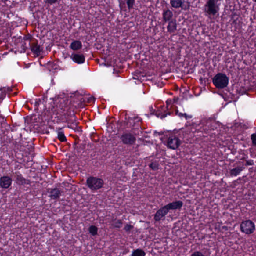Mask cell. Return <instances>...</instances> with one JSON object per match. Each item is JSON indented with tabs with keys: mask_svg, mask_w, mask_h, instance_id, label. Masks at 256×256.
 I'll list each match as a JSON object with an SVG mask.
<instances>
[{
	"mask_svg": "<svg viewBox=\"0 0 256 256\" xmlns=\"http://www.w3.org/2000/svg\"><path fill=\"white\" fill-rule=\"evenodd\" d=\"M254 164H255V163H254V162L253 160H246L245 165L247 166H254Z\"/></svg>",
	"mask_w": 256,
	"mask_h": 256,
	"instance_id": "cell-23",
	"label": "cell"
},
{
	"mask_svg": "<svg viewBox=\"0 0 256 256\" xmlns=\"http://www.w3.org/2000/svg\"><path fill=\"white\" fill-rule=\"evenodd\" d=\"M173 13L169 9H167L164 11L162 14L163 20L165 23L168 22L173 18Z\"/></svg>",
	"mask_w": 256,
	"mask_h": 256,
	"instance_id": "cell-11",
	"label": "cell"
},
{
	"mask_svg": "<svg viewBox=\"0 0 256 256\" xmlns=\"http://www.w3.org/2000/svg\"><path fill=\"white\" fill-rule=\"evenodd\" d=\"M220 0H207L204 6V12L209 17H214L220 11Z\"/></svg>",
	"mask_w": 256,
	"mask_h": 256,
	"instance_id": "cell-2",
	"label": "cell"
},
{
	"mask_svg": "<svg viewBox=\"0 0 256 256\" xmlns=\"http://www.w3.org/2000/svg\"><path fill=\"white\" fill-rule=\"evenodd\" d=\"M192 256H204L203 254L200 251H197V252H194V253H193Z\"/></svg>",
	"mask_w": 256,
	"mask_h": 256,
	"instance_id": "cell-25",
	"label": "cell"
},
{
	"mask_svg": "<svg viewBox=\"0 0 256 256\" xmlns=\"http://www.w3.org/2000/svg\"><path fill=\"white\" fill-rule=\"evenodd\" d=\"M88 187L92 191H96L101 189L104 186V180L100 178L91 176L86 181Z\"/></svg>",
	"mask_w": 256,
	"mask_h": 256,
	"instance_id": "cell-4",
	"label": "cell"
},
{
	"mask_svg": "<svg viewBox=\"0 0 256 256\" xmlns=\"http://www.w3.org/2000/svg\"><path fill=\"white\" fill-rule=\"evenodd\" d=\"M73 60L75 62L82 64L85 62L84 56L80 54H75L73 57Z\"/></svg>",
	"mask_w": 256,
	"mask_h": 256,
	"instance_id": "cell-16",
	"label": "cell"
},
{
	"mask_svg": "<svg viewBox=\"0 0 256 256\" xmlns=\"http://www.w3.org/2000/svg\"><path fill=\"white\" fill-rule=\"evenodd\" d=\"M146 255V252L143 250L141 249H137L133 251L132 253V256H145Z\"/></svg>",
	"mask_w": 256,
	"mask_h": 256,
	"instance_id": "cell-18",
	"label": "cell"
},
{
	"mask_svg": "<svg viewBox=\"0 0 256 256\" xmlns=\"http://www.w3.org/2000/svg\"><path fill=\"white\" fill-rule=\"evenodd\" d=\"M178 24L176 19L173 18L168 22L167 26V31L169 33H173L177 30Z\"/></svg>",
	"mask_w": 256,
	"mask_h": 256,
	"instance_id": "cell-10",
	"label": "cell"
},
{
	"mask_svg": "<svg viewBox=\"0 0 256 256\" xmlns=\"http://www.w3.org/2000/svg\"><path fill=\"white\" fill-rule=\"evenodd\" d=\"M149 167L152 170L156 171L159 169L160 164L157 161H153V162H152L150 163Z\"/></svg>",
	"mask_w": 256,
	"mask_h": 256,
	"instance_id": "cell-19",
	"label": "cell"
},
{
	"mask_svg": "<svg viewBox=\"0 0 256 256\" xmlns=\"http://www.w3.org/2000/svg\"><path fill=\"white\" fill-rule=\"evenodd\" d=\"M134 226L131 224H127L125 225V227L124 228V230L126 232L130 233L133 230Z\"/></svg>",
	"mask_w": 256,
	"mask_h": 256,
	"instance_id": "cell-21",
	"label": "cell"
},
{
	"mask_svg": "<svg viewBox=\"0 0 256 256\" xmlns=\"http://www.w3.org/2000/svg\"><path fill=\"white\" fill-rule=\"evenodd\" d=\"M182 3V0H170V5L174 9L181 8Z\"/></svg>",
	"mask_w": 256,
	"mask_h": 256,
	"instance_id": "cell-14",
	"label": "cell"
},
{
	"mask_svg": "<svg viewBox=\"0 0 256 256\" xmlns=\"http://www.w3.org/2000/svg\"><path fill=\"white\" fill-rule=\"evenodd\" d=\"M183 205L184 203L182 201H174L168 204L157 211L154 215V220L156 222L160 221L167 215L170 211L180 210L183 207Z\"/></svg>",
	"mask_w": 256,
	"mask_h": 256,
	"instance_id": "cell-1",
	"label": "cell"
},
{
	"mask_svg": "<svg viewBox=\"0 0 256 256\" xmlns=\"http://www.w3.org/2000/svg\"><path fill=\"white\" fill-rule=\"evenodd\" d=\"M49 197L52 200H58L62 195V193L59 189L54 188L51 189L48 192Z\"/></svg>",
	"mask_w": 256,
	"mask_h": 256,
	"instance_id": "cell-9",
	"label": "cell"
},
{
	"mask_svg": "<svg viewBox=\"0 0 256 256\" xmlns=\"http://www.w3.org/2000/svg\"><path fill=\"white\" fill-rule=\"evenodd\" d=\"M123 224V222L120 219H115L113 220L111 225L113 228L116 229H120Z\"/></svg>",
	"mask_w": 256,
	"mask_h": 256,
	"instance_id": "cell-15",
	"label": "cell"
},
{
	"mask_svg": "<svg viewBox=\"0 0 256 256\" xmlns=\"http://www.w3.org/2000/svg\"><path fill=\"white\" fill-rule=\"evenodd\" d=\"M88 231H89V233L92 236H95L97 235L98 233V228L95 225H91L89 227Z\"/></svg>",
	"mask_w": 256,
	"mask_h": 256,
	"instance_id": "cell-17",
	"label": "cell"
},
{
	"mask_svg": "<svg viewBox=\"0 0 256 256\" xmlns=\"http://www.w3.org/2000/svg\"><path fill=\"white\" fill-rule=\"evenodd\" d=\"M245 169L244 166H238L231 169L230 171V176L232 177H235L239 176Z\"/></svg>",
	"mask_w": 256,
	"mask_h": 256,
	"instance_id": "cell-12",
	"label": "cell"
},
{
	"mask_svg": "<svg viewBox=\"0 0 256 256\" xmlns=\"http://www.w3.org/2000/svg\"><path fill=\"white\" fill-rule=\"evenodd\" d=\"M229 78L226 74L220 73L216 74L212 80L214 85L219 89H224L228 86Z\"/></svg>",
	"mask_w": 256,
	"mask_h": 256,
	"instance_id": "cell-3",
	"label": "cell"
},
{
	"mask_svg": "<svg viewBox=\"0 0 256 256\" xmlns=\"http://www.w3.org/2000/svg\"><path fill=\"white\" fill-rule=\"evenodd\" d=\"M240 230L243 233L249 235L255 232L256 225L251 220H246L242 222L240 224Z\"/></svg>",
	"mask_w": 256,
	"mask_h": 256,
	"instance_id": "cell-5",
	"label": "cell"
},
{
	"mask_svg": "<svg viewBox=\"0 0 256 256\" xmlns=\"http://www.w3.org/2000/svg\"><path fill=\"white\" fill-rule=\"evenodd\" d=\"M252 1H253L254 3H255V0H252Z\"/></svg>",
	"mask_w": 256,
	"mask_h": 256,
	"instance_id": "cell-26",
	"label": "cell"
},
{
	"mask_svg": "<svg viewBox=\"0 0 256 256\" xmlns=\"http://www.w3.org/2000/svg\"><path fill=\"white\" fill-rule=\"evenodd\" d=\"M190 7H191V3L190 2L188 1H183L181 9L184 11H188L190 9Z\"/></svg>",
	"mask_w": 256,
	"mask_h": 256,
	"instance_id": "cell-20",
	"label": "cell"
},
{
	"mask_svg": "<svg viewBox=\"0 0 256 256\" xmlns=\"http://www.w3.org/2000/svg\"><path fill=\"white\" fill-rule=\"evenodd\" d=\"M70 48L74 51L80 50L82 48V42L80 41H75L71 43Z\"/></svg>",
	"mask_w": 256,
	"mask_h": 256,
	"instance_id": "cell-13",
	"label": "cell"
},
{
	"mask_svg": "<svg viewBox=\"0 0 256 256\" xmlns=\"http://www.w3.org/2000/svg\"><path fill=\"white\" fill-rule=\"evenodd\" d=\"M181 144L180 139L175 136L169 137L167 142V146L168 148L173 150H176L179 148Z\"/></svg>",
	"mask_w": 256,
	"mask_h": 256,
	"instance_id": "cell-6",
	"label": "cell"
},
{
	"mask_svg": "<svg viewBox=\"0 0 256 256\" xmlns=\"http://www.w3.org/2000/svg\"><path fill=\"white\" fill-rule=\"evenodd\" d=\"M123 143L126 145H132L136 143V138L131 133H124L121 137Z\"/></svg>",
	"mask_w": 256,
	"mask_h": 256,
	"instance_id": "cell-7",
	"label": "cell"
},
{
	"mask_svg": "<svg viewBox=\"0 0 256 256\" xmlns=\"http://www.w3.org/2000/svg\"><path fill=\"white\" fill-rule=\"evenodd\" d=\"M12 182V179L9 176H4L0 178V187L2 188L8 189L11 187Z\"/></svg>",
	"mask_w": 256,
	"mask_h": 256,
	"instance_id": "cell-8",
	"label": "cell"
},
{
	"mask_svg": "<svg viewBox=\"0 0 256 256\" xmlns=\"http://www.w3.org/2000/svg\"><path fill=\"white\" fill-rule=\"evenodd\" d=\"M58 1V0H46L45 2L48 4L52 5L57 3Z\"/></svg>",
	"mask_w": 256,
	"mask_h": 256,
	"instance_id": "cell-24",
	"label": "cell"
},
{
	"mask_svg": "<svg viewBox=\"0 0 256 256\" xmlns=\"http://www.w3.org/2000/svg\"><path fill=\"white\" fill-rule=\"evenodd\" d=\"M135 3V0H127V5L129 10L133 8Z\"/></svg>",
	"mask_w": 256,
	"mask_h": 256,
	"instance_id": "cell-22",
	"label": "cell"
}]
</instances>
